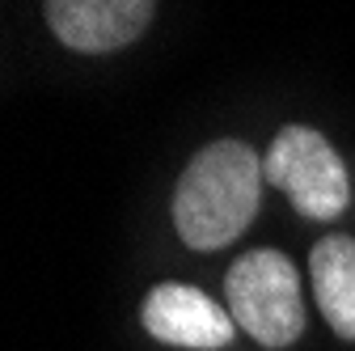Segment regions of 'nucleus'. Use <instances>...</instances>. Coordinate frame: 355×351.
<instances>
[{
	"label": "nucleus",
	"instance_id": "1",
	"mask_svg": "<svg viewBox=\"0 0 355 351\" xmlns=\"http://www.w3.org/2000/svg\"><path fill=\"white\" fill-rule=\"evenodd\" d=\"M262 161L241 140H216L182 169L173 191V225L191 250H220L237 241L262 195Z\"/></svg>",
	"mask_w": 355,
	"mask_h": 351
},
{
	"label": "nucleus",
	"instance_id": "2",
	"mask_svg": "<svg viewBox=\"0 0 355 351\" xmlns=\"http://www.w3.org/2000/svg\"><path fill=\"white\" fill-rule=\"evenodd\" d=\"M225 296L233 322L262 347H288L304 330L300 280L279 250L241 254L225 275Z\"/></svg>",
	"mask_w": 355,
	"mask_h": 351
},
{
	"label": "nucleus",
	"instance_id": "3",
	"mask_svg": "<svg viewBox=\"0 0 355 351\" xmlns=\"http://www.w3.org/2000/svg\"><path fill=\"white\" fill-rule=\"evenodd\" d=\"M262 173L309 221H334L351 203L347 165L338 161L330 140L313 127H284L262 157Z\"/></svg>",
	"mask_w": 355,
	"mask_h": 351
},
{
	"label": "nucleus",
	"instance_id": "4",
	"mask_svg": "<svg viewBox=\"0 0 355 351\" xmlns=\"http://www.w3.org/2000/svg\"><path fill=\"white\" fill-rule=\"evenodd\" d=\"M47 22L64 47L102 55L144 34L153 22V0H47Z\"/></svg>",
	"mask_w": 355,
	"mask_h": 351
},
{
	"label": "nucleus",
	"instance_id": "5",
	"mask_svg": "<svg viewBox=\"0 0 355 351\" xmlns=\"http://www.w3.org/2000/svg\"><path fill=\"white\" fill-rule=\"evenodd\" d=\"M144 330L173 347L216 351L233 339V318L191 284H161L144 300Z\"/></svg>",
	"mask_w": 355,
	"mask_h": 351
},
{
	"label": "nucleus",
	"instance_id": "6",
	"mask_svg": "<svg viewBox=\"0 0 355 351\" xmlns=\"http://www.w3.org/2000/svg\"><path fill=\"white\" fill-rule=\"evenodd\" d=\"M318 309L338 339H355V241L351 237H322L309 254Z\"/></svg>",
	"mask_w": 355,
	"mask_h": 351
}]
</instances>
